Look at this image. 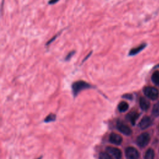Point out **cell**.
Segmentation results:
<instances>
[{
  "label": "cell",
  "mask_w": 159,
  "mask_h": 159,
  "mask_svg": "<svg viewBox=\"0 0 159 159\" xmlns=\"http://www.w3.org/2000/svg\"><path fill=\"white\" fill-rule=\"evenodd\" d=\"M140 108L143 111H147L150 107V102L145 98H140L139 101Z\"/></svg>",
  "instance_id": "cell-11"
},
{
  "label": "cell",
  "mask_w": 159,
  "mask_h": 159,
  "mask_svg": "<svg viewBox=\"0 0 159 159\" xmlns=\"http://www.w3.org/2000/svg\"><path fill=\"white\" fill-rule=\"evenodd\" d=\"M75 51H71V52H70V53H68V55H67L66 56V57H65V60H66V61L69 60L73 56V55L75 54Z\"/></svg>",
  "instance_id": "cell-18"
},
{
  "label": "cell",
  "mask_w": 159,
  "mask_h": 159,
  "mask_svg": "<svg viewBox=\"0 0 159 159\" xmlns=\"http://www.w3.org/2000/svg\"><path fill=\"white\" fill-rule=\"evenodd\" d=\"M109 141L114 144L120 145L122 143V138L117 134L111 133L109 136Z\"/></svg>",
  "instance_id": "cell-7"
},
{
  "label": "cell",
  "mask_w": 159,
  "mask_h": 159,
  "mask_svg": "<svg viewBox=\"0 0 159 159\" xmlns=\"http://www.w3.org/2000/svg\"><path fill=\"white\" fill-rule=\"evenodd\" d=\"M157 67H159V65H157Z\"/></svg>",
  "instance_id": "cell-23"
},
{
  "label": "cell",
  "mask_w": 159,
  "mask_h": 159,
  "mask_svg": "<svg viewBox=\"0 0 159 159\" xmlns=\"http://www.w3.org/2000/svg\"><path fill=\"white\" fill-rule=\"evenodd\" d=\"M90 88V85L85 81H79L74 83L72 85V90L74 94V96L77 95L78 93H80L83 89H85Z\"/></svg>",
  "instance_id": "cell-1"
},
{
  "label": "cell",
  "mask_w": 159,
  "mask_h": 159,
  "mask_svg": "<svg viewBox=\"0 0 159 159\" xmlns=\"http://www.w3.org/2000/svg\"><path fill=\"white\" fill-rule=\"evenodd\" d=\"M60 0H50L48 1V4H50V5H52V4H54L55 3H57V2H58Z\"/></svg>",
  "instance_id": "cell-20"
},
{
  "label": "cell",
  "mask_w": 159,
  "mask_h": 159,
  "mask_svg": "<svg viewBox=\"0 0 159 159\" xmlns=\"http://www.w3.org/2000/svg\"><path fill=\"white\" fill-rule=\"evenodd\" d=\"M152 80L155 84H159V71H155L152 76Z\"/></svg>",
  "instance_id": "cell-14"
},
{
  "label": "cell",
  "mask_w": 159,
  "mask_h": 159,
  "mask_svg": "<svg viewBox=\"0 0 159 159\" xmlns=\"http://www.w3.org/2000/svg\"><path fill=\"white\" fill-rule=\"evenodd\" d=\"M150 135L148 133L140 134L137 139V143L140 147H145L150 141Z\"/></svg>",
  "instance_id": "cell-3"
},
{
  "label": "cell",
  "mask_w": 159,
  "mask_h": 159,
  "mask_svg": "<svg viewBox=\"0 0 159 159\" xmlns=\"http://www.w3.org/2000/svg\"><path fill=\"white\" fill-rule=\"evenodd\" d=\"M143 93L147 97L152 100H155L158 97V91L153 87H145L143 89Z\"/></svg>",
  "instance_id": "cell-2"
},
{
  "label": "cell",
  "mask_w": 159,
  "mask_h": 159,
  "mask_svg": "<svg viewBox=\"0 0 159 159\" xmlns=\"http://www.w3.org/2000/svg\"><path fill=\"white\" fill-rule=\"evenodd\" d=\"M117 128L120 132L126 135H129L132 134V130L130 127L121 122H118L117 123Z\"/></svg>",
  "instance_id": "cell-5"
},
{
  "label": "cell",
  "mask_w": 159,
  "mask_h": 159,
  "mask_svg": "<svg viewBox=\"0 0 159 159\" xmlns=\"http://www.w3.org/2000/svg\"><path fill=\"white\" fill-rule=\"evenodd\" d=\"M146 47V44L145 43H142L141 45H140L139 46L137 47H135V48H132L129 53V55L130 56H133V55H135L136 54H137L138 53H139L140 51H142L145 47Z\"/></svg>",
  "instance_id": "cell-10"
},
{
  "label": "cell",
  "mask_w": 159,
  "mask_h": 159,
  "mask_svg": "<svg viewBox=\"0 0 159 159\" xmlns=\"http://www.w3.org/2000/svg\"><path fill=\"white\" fill-rule=\"evenodd\" d=\"M59 34H60V33H58V34H56V35H54V36H53V37H52V38L50 40H48V41L47 42V43H46V45L47 46V45H48L50 43H51L52 42H53V41H54V40H55L57 39V37L59 35Z\"/></svg>",
  "instance_id": "cell-19"
},
{
  "label": "cell",
  "mask_w": 159,
  "mask_h": 159,
  "mask_svg": "<svg viewBox=\"0 0 159 159\" xmlns=\"http://www.w3.org/2000/svg\"><path fill=\"white\" fill-rule=\"evenodd\" d=\"M99 159H112V158L107 153L101 152L99 154Z\"/></svg>",
  "instance_id": "cell-16"
},
{
  "label": "cell",
  "mask_w": 159,
  "mask_h": 159,
  "mask_svg": "<svg viewBox=\"0 0 159 159\" xmlns=\"http://www.w3.org/2000/svg\"><path fill=\"white\" fill-rule=\"evenodd\" d=\"M37 159H41V157H40V158H37Z\"/></svg>",
  "instance_id": "cell-21"
},
{
  "label": "cell",
  "mask_w": 159,
  "mask_h": 159,
  "mask_svg": "<svg viewBox=\"0 0 159 159\" xmlns=\"http://www.w3.org/2000/svg\"><path fill=\"white\" fill-rule=\"evenodd\" d=\"M152 113L155 116H159V101L153 106Z\"/></svg>",
  "instance_id": "cell-15"
},
{
  "label": "cell",
  "mask_w": 159,
  "mask_h": 159,
  "mask_svg": "<svg viewBox=\"0 0 159 159\" xmlns=\"http://www.w3.org/2000/svg\"><path fill=\"white\" fill-rule=\"evenodd\" d=\"M154 151L152 148L148 149L144 155V159H154Z\"/></svg>",
  "instance_id": "cell-12"
},
{
  "label": "cell",
  "mask_w": 159,
  "mask_h": 159,
  "mask_svg": "<svg viewBox=\"0 0 159 159\" xmlns=\"http://www.w3.org/2000/svg\"><path fill=\"white\" fill-rule=\"evenodd\" d=\"M139 116V113H137V112H135V111H132L127 114V118L129 119V120L131 122V124L132 125H134L135 123V121L138 119Z\"/></svg>",
  "instance_id": "cell-9"
},
{
  "label": "cell",
  "mask_w": 159,
  "mask_h": 159,
  "mask_svg": "<svg viewBox=\"0 0 159 159\" xmlns=\"http://www.w3.org/2000/svg\"><path fill=\"white\" fill-rule=\"evenodd\" d=\"M55 119V116L54 114H51L48 115V116L46 117V119H45V121L46 122H48L53 121Z\"/></svg>",
  "instance_id": "cell-17"
},
{
  "label": "cell",
  "mask_w": 159,
  "mask_h": 159,
  "mask_svg": "<svg viewBox=\"0 0 159 159\" xmlns=\"http://www.w3.org/2000/svg\"><path fill=\"white\" fill-rule=\"evenodd\" d=\"M152 124V120L148 116H144L139 123V127L142 129H145L148 128Z\"/></svg>",
  "instance_id": "cell-8"
},
{
  "label": "cell",
  "mask_w": 159,
  "mask_h": 159,
  "mask_svg": "<svg viewBox=\"0 0 159 159\" xmlns=\"http://www.w3.org/2000/svg\"><path fill=\"white\" fill-rule=\"evenodd\" d=\"M158 130H159V125H158Z\"/></svg>",
  "instance_id": "cell-22"
},
{
  "label": "cell",
  "mask_w": 159,
  "mask_h": 159,
  "mask_svg": "<svg viewBox=\"0 0 159 159\" xmlns=\"http://www.w3.org/2000/svg\"><path fill=\"white\" fill-rule=\"evenodd\" d=\"M106 150L109 153L112 155L116 159H120L122 157V152L120 150H119L117 148L109 147L106 148Z\"/></svg>",
  "instance_id": "cell-6"
},
{
  "label": "cell",
  "mask_w": 159,
  "mask_h": 159,
  "mask_svg": "<svg viewBox=\"0 0 159 159\" xmlns=\"http://www.w3.org/2000/svg\"><path fill=\"white\" fill-rule=\"evenodd\" d=\"M128 108H129V104L124 101H122L118 105V109L120 112H125L128 109Z\"/></svg>",
  "instance_id": "cell-13"
},
{
  "label": "cell",
  "mask_w": 159,
  "mask_h": 159,
  "mask_svg": "<svg viewBox=\"0 0 159 159\" xmlns=\"http://www.w3.org/2000/svg\"><path fill=\"white\" fill-rule=\"evenodd\" d=\"M125 155L128 159H138L139 157V153L137 149L132 147L126 148Z\"/></svg>",
  "instance_id": "cell-4"
}]
</instances>
